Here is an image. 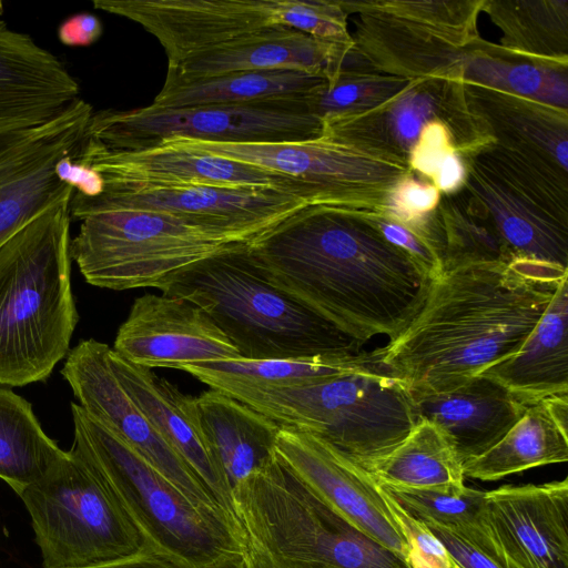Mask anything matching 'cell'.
<instances>
[{
    "mask_svg": "<svg viewBox=\"0 0 568 568\" xmlns=\"http://www.w3.org/2000/svg\"><path fill=\"white\" fill-rule=\"evenodd\" d=\"M453 568H458V567L453 562Z\"/></svg>",
    "mask_w": 568,
    "mask_h": 568,
    "instance_id": "obj_50",
    "label": "cell"
},
{
    "mask_svg": "<svg viewBox=\"0 0 568 568\" xmlns=\"http://www.w3.org/2000/svg\"><path fill=\"white\" fill-rule=\"evenodd\" d=\"M18 496L31 518L41 568H89L152 548L73 448Z\"/></svg>",
    "mask_w": 568,
    "mask_h": 568,
    "instance_id": "obj_9",
    "label": "cell"
},
{
    "mask_svg": "<svg viewBox=\"0 0 568 568\" xmlns=\"http://www.w3.org/2000/svg\"><path fill=\"white\" fill-rule=\"evenodd\" d=\"M241 403L281 427L316 436L366 473L417 424L409 388L378 355L354 372L255 394Z\"/></svg>",
    "mask_w": 568,
    "mask_h": 568,
    "instance_id": "obj_8",
    "label": "cell"
},
{
    "mask_svg": "<svg viewBox=\"0 0 568 568\" xmlns=\"http://www.w3.org/2000/svg\"><path fill=\"white\" fill-rule=\"evenodd\" d=\"M371 220L387 242L415 258L427 270L433 278L443 272L442 254L426 236L384 217L378 212H373Z\"/></svg>",
    "mask_w": 568,
    "mask_h": 568,
    "instance_id": "obj_43",
    "label": "cell"
},
{
    "mask_svg": "<svg viewBox=\"0 0 568 568\" xmlns=\"http://www.w3.org/2000/svg\"><path fill=\"white\" fill-rule=\"evenodd\" d=\"M462 78L568 110V69L526 60L483 38L468 49Z\"/></svg>",
    "mask_w": 568,
    "mask_h": 568,
    "instance_id": "obj_34",
    "label": "cell"
},
{
    "mask_svg": "<svg viewBox=\"0 0 568 568\" xmlns=\"http://www.w3.org/2000/svg\"><path fill=\"white\" fill-rule=\"evenodd\" d=\"M70 213L81 222L72 260L89 284L114 291L161 290L190 266L258 239L192 216L91 207L72 197Z\"/></svg>",
    "mask_w": 568,
    "mask_h": 568,
    "instance_id": "obj_5",
    "label": "cell"
},
{
    "mask_svg": "<svg viewBox=\"0 0 568 568\" xmlns=\"http://www.w3.org/2000/svg\"><path fill=\"white\" fill-rule=\"evenodd\" d=\"M568 394L527 406L490 449L463 465L464 476L494 481L529 468L568 460Z\"/></svg>",
    "mask_w": 568,
    "mask_h": 568,
    "instance_id": "obj_31",
    "label": "cell"
},
{
    "mask_svg": "<svg viewBox=\"0 0 568 568\" xmlns=\"http://www.w3.org/2000/svg\"><path fill=\"white\" fill-rule=\"evenodd\" d=\"M194 406L204 443L231 495L237 483L275 457L281 426L212 388L194 397Z\"/></svg>",
    "mask_w": 568,
    "mask_h": 568,
    "instance_id": "obj_28",
    "label": "cell"
},
{
    "mask_svg": "<svg viewBox=\"0 0 568 568\" xmlns=\"http://www.w3.org/2000/svg\"><path fill=\"white\" fill-rule=\"evenodd\" d=\"M193 568H245V564L241 551L224 555L209 564Z\"/></svg>",
    "mask_w": 568,
    "mask_h": 568,
    "instance_id": "obj_49",
    "label": "cell"
},
{
    "mask_svg": "<svg viewBox=\"0 0 568 568\" xmlns=\"http://www.w3.org/2000/svg\"><path fill=\"white\" fill-rule=\"evenodd\" d=\"M463 160V189L480 205L510 254L568 268V209L481 152Z\"/></svg>",
    "mask_w": 568,
    "mask_h": 568,
    "instance_id": "obj_20",
    "label": "cell"
},
{
    "mask_svg": "<svg viewBox=\"0 0 568 568\" xmlns=\"http://www.w3.org/2000/svg\"><path fill=\"white\" fill-rule=\"evenodd\" d=\"M71 448L103 479L150 547L187 568L242 551V532L230 515L190 499L79 404H71Z\"/></svg>",
    "mask_w": 568,
    "mask_h": 568,
    "instance_id": "obj_7",
    "label": "cell"
},
{
    "mask_svg": "<svg viewBox=\"0 0 568 568\" xmlns=\"http://www.w3.org/2000/svg\"><path fill=\"white\" fill-rule=\"evenodd\" d=\"M79 94L58 57L0 19V133L43 124Z\"/></svg>",
    "mask_w": 568,
    "mask_h": 568,
    "instance_id": "obj_25",
    "label": "cell"
},
{
    "mask_svg": "<svg viewBox=\"0 0 568 568\" xmlns=\"http://www.w3.org/2000/svg\"><path fill=\"white\" fill-rule=\"evenodd\" d=\"M308 95L176 109H105L93 112L87 135L120 151L152 148L174 136L221 143L314 140L322 136L323 124L311 113Z\"/></svg>",
    "mask_w": 568,
    "mask_h": 568,
    "instance_id": "obj_12",
    "label": "cell"
},
{
    "mask_svg": "<svg viewBox=\"0 0 568 568\" xmlns=\"http://www.w3.org/2000/svg\"><path fill=\"white\" fill-rule=\"evenodd\" d=\"M446 548L458 568H509L503 561L484 552L447 529L424 523Z\"/></svg>",
    "mask_w": 568,
    "mask_h": 568,
    "instance_id": "obj_44",
    "label": "cell"
},
{
    "mask_svg": "<svg viewBox=\"0 0 568 568\" xmlns=\"http://www.w3.org/2000/svg\"><path fill=\"white\" fill-rule=\"evenodd\" d=\"M566 277L528 258L444 270L405 329L375 351L409 390H450L518 352Z\"/></svg>",
    "mask_w": 568,
    "mask_h": 568,
    "instance_id": "obj_2",
    "label": "cell"
},
{
    "mask_svg": "<svg viewBox=\"0 0 568 568\" xmlns=\"http://www.w3.org/2000/svg\"><path fill=\"white\" fill-rule=\"evenodd\" d=\"M376 359L373 351L298 358H236L183 365L180 371L242 402L255 394L301 387L351 373Z\"/></svg>",
    "mask_w": 568,
    "mask_h": 568,
    "instance_id": "obj_30",
    "label": "cell"
},
{
    "mask_svg": "<svg viewBox=\"0 0 568 568\" xmlns=\"http://www.w3.org/2000/svg\"><path fill=\"white\" fill-rule=\"evenodd\" d=\"M383 493L407 540V562L409 567L453 568V561L446 548L426 525L406 513L384 490Z\"/></svg>",
    "mask_w": 568,
    "mask_h": 568,
    "instance_id": "obj_42",
    "label": "cell"
},
{
    "mask_svg": "<svg viewBox=\"0 0 568 568\" xmlns=\"http://www.w3.org/2000/svg\"><path fill=\"white\" fill-rule=\"evenodd\" d=\"M341 4L348 16H357L354 50L368 69L409 81L462 78L467 51L480 38L477 20L484 0H341Z\"/></svg>",
    "mask_w": 568,
    "mask_h": 568,
    "instance_id": "obj_11",
    "label": "cell"
},
{
    "mask_svg": "<svg viewBox=\"0 0 568 568\" xmlns=\"http://www.w3.org/2000/svg\"><path fill=\"white\" fill-rule=\"evenodd\" d=\"M108 359L126 394L232 516L230 490L204 443L195 413L194 397L183 394L175 385L159 377L150 368L132 364L112 348L109 351Z\"/></svg>",
    "mask_w": 568,
    "mask_h": 568,
    "instance_id": "obj_27",
    "label": "cell"
},
{
    "mask_svg": "<svg viewBox=\"0 0 568 568\" xmlns=\"http://www.w3.org/2000/svg\"><path fill=\"white\" fill-rule=\"evenodd\" d=\"M275 455L335 513L407 561L405 535L368 473L316 436L286 427H281Z\"/></svg>",
    "mask_w": 568,
    "mask_h": 568,
    "instance_id": "obj_18",
    "label": "cell"
},
{
    "mask_svg": "<svg viewBox=\"0 0 568 568\" xmlns=\"http://www.w3.org/2000/svg\"><path fill=\"white\" fill-rule=\"evenodd\" d=\"M74 161L90 165L108 181L273 189L313 204L303 185L282 174L170 141L143 150L120 151L104 146L85 133Z\"/></svg>",
    "mask_w": 568,
    "mask_h": 568,
    "instance_id": "obj_19",
    "label": "cell"
},
{
    "mask_svg": "<svg viewBox=\"0 0 568 568\" xmlns=\"http://www.w3.org/2000/svg\"><path fill=\"white\" fill-rule=\"evenodd\" d=\"M436 212L444 270L474 262L515 260L480 205L464 189L442 195Z\"/></svg>",
    "mask_w": 568,
    "mask_h": 568,
    "instance_id": "obj_38",
    "label": "cell"
},
{
    "mask_svg": "<svg viewBox=\"0 0 568 568\" xmlns=\"http://www.w3.org/2000/svg\"><path fill=\"white\" fill-rule=\"evenodd\" d=\"M568 277L521 347L481 374L526 405L568 394Z\"/></svg>",
    "mask_w": 568,
    "mask_h": 568,
    "instance_id": "obj_29",
    "label": "cell"
},
{
    "mask_svg": "<svg viewBox=\"0 0 568 568\" xmlns=\"http://www.w3.org/2000/svg\"><path fill=\"white\" fill-rule=\"evenodd\" d=\"M488 146L568 191V110L463 80Z\"/></svg>",
    "mask_w": 568,
    "mask_h": 568,
    "instance_id": "obj_22",
    "label": "cell"
},
{
    "mask_svg": "<svg viewBox=\"0 0 568 568\" xmlns=\"http://www.w3.org/2000/svg\"><path fill=\"white\" fill-rule=\"evenodd\" d=\"M372 213L306 205L248 245L273 285L363 344L400 334L433 281L422 264L384 239Z\"/></svg>",
    "mask_w": 568,
    "mask_h": 568,
    "instance_id": "obj_1",
    "label": "cell"
},
{
    "mask_svg": "<svg viewBox=\"0 0 568 568\" xmlns=\"http://www.w3.org/2000/svg\"><path fill=\"white\" fill-rule=\"evenodd\" d=\"M250 244L190 266L160 291L206 312L241 358H298L361 352L362 342L273 285L254 263Z\"/></svg>",
    "mask_w": 568,
    "mask_h": 568,
    "instance_id": "obj_4",
    "label": "cell"
},
{
    "mask_svg": "<svg viewBox=\"0 0 568 568\" xmlns=\"http://www.w3.org/2000/svg\"><path fill=\"white\" fill-rule=\"evenodd\" d=\"M433 121L447 126L462 158L493 142L468 109L463 79L447 77L412 80L373 110L323 120L322 135L407 162L422 130Z\"/></svg>",
    "mask_w": 568,
    "mask_h": 568,
    "instance_id": "obj_14",
    "label": "cell"
},
{
    "mask_svg": "<svg viewBox=\"0 0 568 568\" xmlns=\"http://www.w3.org/2000/svg\"><path fill=\"white\" fill-rule=\"evenodd\" d=\"M368 474L378 484L406 488L464 486L463 463L447 435L419 420L408 436Z\"/></svg>",
    "mask_w": 568,
    "mask_h": 568,
    "instance_id": "obj_35",
    "label": "cell"
},
{
    "mask_svg": "<svg viewBox=\"0 0 568 568\" xmlns=\"http://www.w3.org/2000/svg\"><path fill=\"white\" fill-rule=\"evenodd\" d=\"M54 172L61 182L83 196L94 197L104 191L105 182L101 173L88 164L74 161L73 156L61 159Z\"/></svg>",
    "mask_w": 568,
    "mask_h": 568,
    "instance_id": "obj_45",
    "label": "cell"
},
{
    "mask_svg": "<svg viewBox=\"0 0 568 568\" xmlns=\"http://www.w3.org/2000/svg\"><path fill=\"white\" fill-rule=\"evenodd\" d=\"M407 164L412 172L432 182L442 195L455 194L464 187L465 162L442 121H433L422 130Z\"/></svg>",
    "mask_w": 568,
    "mask_h": 568,
    "instance_id": "obj_40",
    "label": "cell"
},
{
    "mask_svg": "<svg viewBox=\"0 0 568 568\" xmlns=\"http://www.w3.org/2000/svg\"><path fill=\"white\" fill-rule=\"evenodd\" d=\"M184 78H206L237 71L300 70L325 79L341 70H361L354 47L275 27L205 49L168 67Z\"/></svg>",
    "mask_w": 568,
    "mask_h": 568,
    "instance_id": "obj_24",
    "label": "cell"
},
{
    "mask_svg": "<svg viewBox=\"0 0 568 568\" xmlns=\"http://www.w3.org/2000/svg\"><path fill=\"white\" fill-rule=\"evenodd\" d=\"M63 454L42 429L31 404L0 387V479L19 495Z\"/></svg>",
    "mask_w": 568,
    "mask_h": 568,
    "instance_id": "obj_36",
    "label": "cell"
},
{
    "mask_svg": "<svg viewBox=\"0 0 568 568\" xmlns=\"http://www.w3.org/2000/svg\"><path fill=\"white\" fill-rule=\"evenodd\" d=\"M112 349L150 369L241 358L201 307L184 298L151 293L134 301Z\"/></svg>",
    "mask_w": 568,
    "mask_h": 568,
    "instance_id": "obj_21",
    "label": "cell"
},
{
    "mask_svg": "<svg viewBox=\"0 0 568 568\" xmlns=\"http://www.w3.org/2000/svg\"><path fill=\"white\" fill-rule=\"evenodd\" d=\"M409 80L369 70H341L307 97L322 121L373 110L400 93Z\"/></svg>",
    "mask_w": 568,
    "mask_h": 568,
    "instance_id": "obj_39",
    "label": "cell"
},
{
    "mask_svg": "<svg viewBox=\"0 0 568 568\" xmlns=\"http://www.w3.org/2000/svg\"><path fill=\"white\" fill-rule=\"evenodd\" d=\"M93 108L78 98L50 121L0 133V246L39 215L71 200L55 164L78 156Z\"/></svg>",
    "mask_w": 568,
    "mask_h": 568,
    "instance_id": "obj_15",
    "label": "cell"
},
{
    "mask_svg": "<svg viewBox=\"0 0 568 568\" xmlns=\"http://www.w3.org/2000/svg\"><path fill=\"white\" fill-rule=\"evenodd\" d=\"M500 47L526 60L568 69V0H484Z\"/></svg>",
    "mask_w": 568,
    "mask_h": 568,
    "instance_id": "obj_33",
    "label": "cell"
},
{
    "mask_svg": "<svg viewBox=\"0 0 568 568\" xmlns=\"http://www.w3.org/2000/svg\"><path fill=\"white\" fill-rule=\"evenodd\" d=\"M243 537V536H242ZM242 554L245 568H280L270 557L243 537Z\"/></svg>",
    "mask_w": 568,
    "mask_h": 568,
    "instance_id": "obj_48",
    "label": "cell"
},
{
    "mask_svg": "<svg viewBox=\"0 0 568 568\" xmlns=\"http://www.w3.org/2000/svg\"><path fill=\"white\" fill-rule=\"evenodd\" d=\"M89 568H187L172 556L156 550L145 548L142 551L116 561L89 567Z\"/></svg>",
    "mask_w": 568,
    "mask_h": 568,
    "instance_id": "obj_47",
    "label": "cell"
},
{
    "mask_svg": "<svg viewBox=\"0 0 568 568\" xmlns=\"http://www.w3.org/2000/svg\"><path fill=\"white\" fill-rule=\"evenodd\" d=\"M109 351L106 344L89 338L68 353L61 375L80 407L119 435L190 499L226 513L212 490L163 439L123 389L110 366Z\"/></svg>",
    "mask_w": 568,
    "mask_h": 568,
    "instance_id": "obj_16",
    "label": "cell"
},
{
    "mask_svg": "<svg viewBox=\"0 0 568 568\" xmlns=\"http://www.w3.org/2000/svg\"><path fill=\"white\" fill-rule=\"evenodd\" d=\"M325 80L323 75L300 70L237 71L192 79L168 69L164 84L151 104L176 109L303 97Z\"/></svg>",
    "mask_w": 568,
    "mask_h": 568,
    "instance_id": "obj_32",
    "label": "cell"
},
{
    "mask_svg": "<svg viewBox=\"0 0 568 568\" xmlns=\"http://www.w3.org/2000/svg\"><path fill=\"white\" fill-rule=\"evenodd\" d=\"M242 536L280 568H410L311 491L278 458L231 490Z\"/></svg>",
    "mask_w": 568,
    "mask_h": 568,
    "instance_id": "obj_6",
    "label": "cell"
},
{
    "mask_svg": "<svg viewBox=\"0 0 568 568\" xmlns=\"http://www.w3.org/2000/svg\"><path fill=\"white\" fill-rule=\"evenodd\" d=\"M93 7L140 24L164 49L168 67L199 51L286 27L352 48L341 0H94Z\"/></svg>",
    "mask_w": 568,
    "mask_h": 568,
    "instance_id": "obj_10",
    "label": "cell"
},
{
    "mask_svg": "<svg viewBox=\"0 0 568 568\" xmlns=\"http://www.w3.org/2000/svg\"><path fill=\"white\" fill-rule=\"evenodd\" d=\"M410 394L417 423L427 420L442 429L463 465L498 443L528 406L483 374L450 390Z\"/></svg>",
    "mask_w": 568,
    "mask_h": 568,
    "instance_id": "obj_26",
    "label": "cell"
},
{
    "mask_svg": "<svg viewBox=\"0 0 568 568\" xmlns=\"http://www.w3.org/2000/svg\"><path fill=\"white\" fill-rule=\"evenodd\" d=\"M486 520L509 568H568V479L486 491Z\"/></svg>",
    "mask_w": 568,
    "mask_h": 568,
    "instance_id": "obj_23",
    "label": "cell"
},
{
    "mask_svg": "<svg viewBox=\"0 0 568 568\" xmlns=\"http://www.w3.org/2000/svg\"><path fill=\"white\" fill-rule=\"evenodd\" d=\"M440 199L432 182L410 171L392 187L379 214L426 236L443 257L436 213Z\"/></svg>",
    "mask_w": 568,
    "mask_h": 568,
    "instance_id": "obj_41",
    "label": "cell"
},
{
    "mask_svg": "<svg viewBox=\"0 0 568 568\" xmlns=\"http://www.w3.org/2000/svg\"><path fill=\"white\" fill-rule=\"evenodd\" d=\"M70 202L0 246V385L49 378L79 321L71 285Z\"/></svg>",
    "mask_w": 568,
    "mask_h": 568,
    "instance_id": "obj_3",
    "label": "cell"
},
{
    "mask_svg": "<svg viewBox=\"0 0 568 568\" xmlns=\"http://www.w3.org/2000/svg\"><path fill=\"white\" fill-rule=\"evenodd\" d=\"M164 141L282 174L303 185L313 204L378 213L392 187L410 172L402 159L323 135L277 143L204 142L180 136Z\"/></svg>",
    "mask_w": 568,
    "mask_h": 568,
    "instance_id": "obj_13",
    "label": "cell"
},
{
    "mask_svg": "<svg viewBox=\"0 0 568 568\" xmlns=\"http://www.w3.org/2000/svg\"><path fill=\"white\" fill-rule=\"evenodd\" d=\"M104 182V191L100 195L87 197L74 192L72 199L91 207L192 216L255 237L295 211L311 205L306 200L273 189Z\"/></svg>",
    "mask_w": 568,
    "mask_h": 568,
    "instance_id": "obj_17",
    "label": "cell"
},
{
    "mask_svg": "<svg viewBox=\"0 0 568 568\" xmlns=\"http://www.w3.org/2000/svg\"><path fill=\"white\" fill-rule=\"evenodd\" d=\"M378 484V483H377ZM406 513L498 556L486 520V491L466 487L406 488L378 484Z\"/></svg>",
    "mask_w": 568,
    "mask_h": 568,
    "instance_id": "obj_37",
    "label": "cell"
},
{
    "mask_svg": "<svg viewBox=\"0 0 568 568\" xmlns=\"http://www.w3.org/2000/svg\"><path fill=\"white\" fill-rule=\"evenodd\" d=\"M100 19L90 12H81L65 19L58 29L60 42L68 47H88L102 36Z\"/></svg>",
    "mask_w": 568,
    "mask_h": 568,
    "instance_id": "obj_46",
    "label": "cell"
}]
</instances>
